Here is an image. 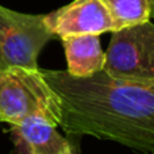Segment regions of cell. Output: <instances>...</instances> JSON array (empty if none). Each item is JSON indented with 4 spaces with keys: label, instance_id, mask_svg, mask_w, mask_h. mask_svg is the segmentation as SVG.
<instances>
[{
    "label": "cell",
    "instance_id": "obj_1",
    "mask_svg": "<svg viewBox=\"0 0 154 154\" xmlns=\"http://www.w3.org/2000/svg\"><path fill=\"white\" fill-rule=\"evenodd\" d=\"M41 73L58 100V126L68 135H89L154 154V87L115 80L103 70L89 77L66 70Z\"/></svg>",
    "mask_w": 154,
    "mask_h": 154
},
{
    "label": "cell",
    "instance_id": "obj_4",
    "mask_svg": "<svg viewBox=\"0 0 154 154\" xmlns=\"http://www.w3.org/2000/svg\"><path fill=\"white\" fill-rule=\"evenodd\" d=\"M53 32L45 15H31L0 5V72L12 68L38 69V56Z\"/></svg>",
    "mask_w": 154,
    "mask_h": 154
},
{
    "label": "cell",
    "instance_id": "obj_7",
    "mask_svg": "<svg viewBox=\"0 0 154 154\" xmlns=\"http://www.w3.org/2000/svg\"><path fill=\"white\" fill-rule=\"evenodd\" d=\"M65 49L68 69L73 77H89L104 68V51L96 34L70 35L61 38Z\"/></svg>",
    "mask_w": 154,
    "mask_h": 154
},
{
    "label": "cell",
    "instance_id": "obj_2",
    "mask_svg": "<svg viewBox=\"0 0 154 154\" xmlns=\"http://www.w3.org/2000/svg\"><path fill=\"white\" fill-rule=\"evenodd\" d=\"M29 116L60 123V106L39 68H12L0 72V122L18 125Z\"/></svg>",
    "mask_w": 154,
    "mask_h": 154
},
{
    "label": "cell",
    "instance_id": "obj_9",
    "mask_svg": "<svg viewBox=\"0 0 154 154\" xmlns=\"http://www.w3.org/2000/svg\"><path fill=\"white\" fill-rule=\"evenodd\" d=\"M149 3V14L150 18H154V0H147Z\"/></svg>",
    "mask_w": 154,
    "mask_h": 154
},
{
    "label": "cell",
    "instance_id": "obj_6",
    "mask_svg": "<svg viewBox=\"0 0 154 154\" xmlns=\"http://www.w3.org/2000/svg\"><path fill=\"white\" fill-rule=\"evenodd\" d=\"M42 116H29L11 126L15 154H75L73 147Z\"/></svg>",
    "mask_w": 154,
    "mask_h": 154
},
{
    "label": "cell",
    "instance_id": "obj_5",
    "mask_svg": "<svg viewBox=\"0 0 154 154\" xmlns=\"http://www.w3.org/2000/svg\"><path fill=\"white\" fill-rule=\"evenodd\" d=\"M45 23L54 37L60 38L81 34L100 35L116 30L112 16L100 0H73L45 15Z\"/></svg>",
    "mask_w": 154,
    "mask_h": 154
},
{
    "label": "cell",
    "instance_id": "obj_8",
    "mask_svg": "<svg viewBox=\"0 0 154 154\" xmlns=\"http://www.w3.org/2000/svg\"><path fill=\"white\" fill-rule=\"evenodd\" d=\"M100 2L112 16L116 30L150 20L147 0H100Z\"/></svg>",
    "mask_w": 154,
    "mask_h": 154
},
{
    "label": "cell",
    "instance_id": "obj_3",
    "mask_svg": "<svg viewBox=\"0 0 154 154\" xmlns=\"http://www.w3.org/2000/svg\"><path fill=\"white\" fill-rule=\"evenodd\" d=\"M103 72L115 80L154 87V24L150 20L112 31Z\"/></svg>",
    "mask_w": 154,
    "mask_h": 154
}]
</instances>
